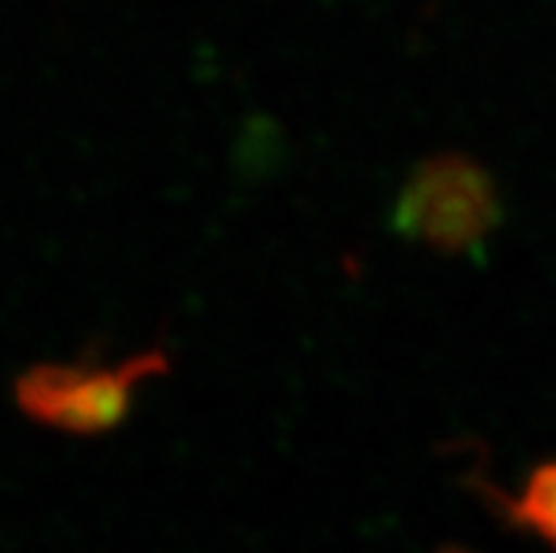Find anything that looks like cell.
Returning a JSON list of instances; mask_svg holds the SVG:
<instances>
[{"label":"cell","mask_w":556,"mask_h":553,"mask_svg":"<svg viewBox=\"0 0 556 553\" xmlns=\"http://www.w3.org/2000/svg\"><path fill=\"white\" fill-rule=\"evenodd\" d=\"M500 224L496 180L467 154H433L403 184L393 227L437 254H473Z\"/></svg>","instance_id":"6da1fadb"},{"label":"cell","mask_w":556,"mask_h":553,"mask_svg":"<svg viewBox=\"0 0 556 553\" xmlns=\"http://www.w3.org/2000/svg\"><path fill=\"white\" fill-rule=\"evenodd\" d=\"M503 514L527 533L556 546V461L540 464L517 497H503Z\"/></svg>","instance_id":"7a4b0ae2"}]
</instances>
